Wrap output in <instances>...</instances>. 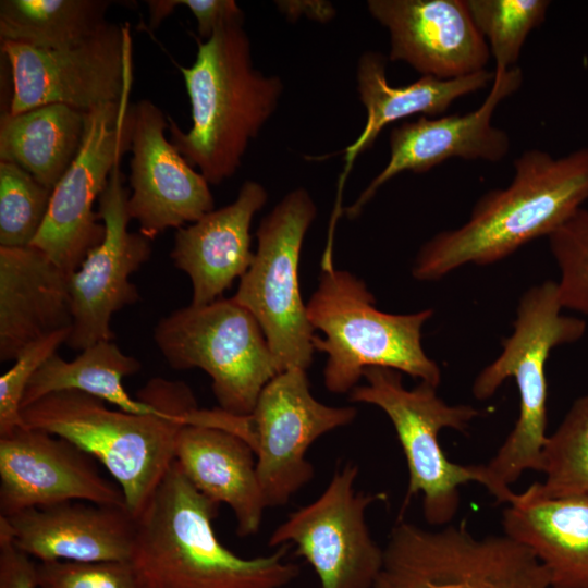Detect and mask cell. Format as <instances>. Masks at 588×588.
Instances as JSON below:
<instances>
[{
    "label": "cell",
    "mask_w": 588,
    "mask_h": 588,
    "mask_svg": "<svg viewBox=\"0 0 588 588\" xmlns=\"http://www.w3.org/2000/svg\"><path fill=\"white\" fill-rule=\"evenodd\" d=\"M1 52L11 69V115L51 103L86 112L120 101L131 89V38L115 23L107 22L72 47L48 50L2 41Z\"/></svg>",
    "instance_id": "4fadbf2b"
},
{
    "label": "cell",
    "mask_w": 588,
    "mask_h": 588,
    "mask_svg": "<svg viewBox=\"0 0 588 588\" xmlns=\"http://www.w3.org/2000/svg\"><path fill=\"white\" fill-rule=\"evenodd\" d=\"M52 189L28 172L0 161V246H29L48 212Z\"/></svg>",
    "instance_id": "4dcf8cb0"
},
{
    "label": "cell",
    "mask_w": 588,
    "mask_h": 588,
    "mask_svg": "<svg viewBox=\"0 0 588 588\" xmlns=\"http://www.w3.org/2000/svg\"><path fill=\"white\" fill-rule=\"evenodd\" d=\"M317 215L304 187L289 192L261 219L254 259L232 298L259 323L281 372L313 363L315 336L303 302L298 265L305 235Z\"/></svg>",
    "instance_id": "30bf717a"
},
{
    "label": "cell",
    "mask_w": 588,
    "mask_h": 588,
    "mask_svg": "<svg viewBox=\"0 0 588 588\" xmlns=\"http://www.w3.org/2000/svg\"><path fill=\"white\" fill-rule=\"evenodd\" d=\"M548 238L560 271L556 283L563 308L588 315V210L578 209Z\"/></svg>",
    "instance_id": "1f68e13d"
},
{
    "label": "cell",
    "mask_w": 588,
    "mask_h": 588,
    "mask_svg": "<svg viewBox=\"0 0 588 588\" xmlns=\"http://www.w3.org/2000/svg\"><path fill=\"white\" fill-rule=\"evenodd\" d=\"M366 384L350 392V401L379 407L396 432L408 469V485L403 509L411 499L421 495L422 514L431 526H446L460 507V487L482 485V465H461L450 461L439 442V433L449 428L464 431L479 416L466 404L450 405L437 387L419 382L406 389L402 373L383 367H368Z\"/></svg>",
    "instance_id": "52a82bcc"
},
{
    "label": "cell",
    "mask_w": 588,
    "mask_h": 588,
    "mask_svg": "<svg viewBox=\"0 0 588 588\" xmlns=\"http://www.w3.org/2000/svg\"><path fill=\"white\" fill-rule=\"evenodd\" d=\"M85 112L68 105H45L0 121V161L15 163L53 189L83 140Z\"/></svg>",
    "instance_id": "4316f807"
},
{
    "label": "cell",
    "mask_w": 588,
    "mask_h": 588,
    "mask_svg": "<svg viewBox=\"0 0 588 588\" xmlns=\"http://www.w3.org/2000/svg\"><path fill=\"white\" fill-rule=\"evenodd\" d=\"M522 84L523 72L516 65L506 72L494 73L488 96L474 111L441 118L420 115L393 127L385 167L356 201L342 211L351 219L356 218L376 192L402 172L425 173L450 158L501 161L509 154L510 137L492 124V115L499 103L517 91Z\"/></svg>",
    "instance_id": "ac0fdd59"
},
{
    "label": "cell",
    "mask_w": 588,
    "mask_h": 588,
    "mask_svg": "<svg viewBox=\"0 0 588 588\" xmlns=\"http://www.w3.org/2000/svg\"><path fill=\"white\" fill-rule=\"evenodd\" d=\"M197 408L193 400L160 415L133 414L65 390L22 408L21 416L26 427L66 439L100 462L136 517L175 461L177 436Z\"/></svg>",
    "instance_id": "5b68a950"
},
{
    "label": "cell",
    "mask_w": 588,
    "mask_h": 588,
    "mask_svg": "<svg viewBox=\"0 0 588 588\" xmlns=\"http://www.w3.org/2000/svg\"><path fill=\"white\" fill-rule=\"evenodd\" d=\"M189 9L197 22L200 38L207 40L221 25L244 22V12L234 0H179Z\"/></svg>",
    "instance_id": "d590c367"
},
{
    "label": "cell",
    "mask_w": 588,
    "mask_h": 588,
    "mask_svg": "<svg viewBox=\"0 0 588 588\" xmlns=\"http://www.w3.org/2000/svg\"><path fill=\"white\" fill-rule=\"evenodd\" d=\"M358 466L336 469L321 494L292 512L271 532L268 546H293L314 569L320 588H373L384 548L372 538L366 514L384 493L356 491Z\"/></svg>",
    "instance_id": "7c38bea8"
},
{
    "label": "cell",
    "mask_w": 588,
    "mask_h": 588,
    "mask_svg": "<svg viewBox=\"0 0 588 588\" xmlns=\"http://www.w3.org/2000/svg\"><path fill=\"white\" fill-rule=\"evenodd\" d=\"M278 10L291 21L306 16L319 23L330 22L336 14L331 2L322 0H281L275 1Z\"/></svg>",
    "instance_id": "8d00e7d4"
},
{
    "label": "cell",
    "mask_w": 588,
    "mask_h": 588,
    "mask_svg": "<svg viewBox=\"0 0 588 588\" xmlns=\"http://www.w3.org/2000/svg\"><path fill=\"white\" fill-rule=\"evenodd\" d=\"M175 462L200 493L232 510L238 537L259 531L267 505L255 453L243 439L223 429L186 425L177 436Z\"/></svg>",
    "instance_id": "d4e9b609"
},
{
    "label": "cell",
    "mask_w": 588,
    "mask_h": 588,
    "mask_svg": "<svg viewBox=\"0 0 588 588\" xmlns=\"http://www.w3.org/2000/svg\"><path fill=\"white\" fill-rule=\"evenodd\" d=\"M72 322L69 274L37 247L0 246V360Z\"/></svg>",
    "instance_id": "7402d4cb"
},
{
    "label": "cell",
    "mask_w": 588,
    "mask_h": 588,
    "mask_svg": "<svg viewBox=\"0 0 588 588\" xmlns=\"http://www.w3.org/2000/svg\"><path fill=\"white\" fill-rule=\"evenodd\" d=\"M551 588H560V587H551ZM581 588H588V587H581Z\"/></svg>",
    "instance_id": "f35d334b"
},
{
    "label": "cell",
    "mask_w": 588,
    "mask_h": 588,
    "mask_svg": "<svg viewBox=\"0 0 588 588\" xmlns=\"http://www.w3.org/2000/svg\"><path fill=\"white\" fill-rule=\"evenodd\" d=\"M385 65L387 58L377 51H366L359 57L357 90L367 119L360 135L345 149V167L341 174L344 180L357 156L373 145L387 125L415 114L439 115L456 99L485 88L494 78V72L486 69L451 79L420 76L408 85L394 87L387 79Z\"/></svg>",
    "instance_id": "484cf974"
},
{
    "label": "cell",
    "mask_w": 588,
    "mask_h": 588,
    "mask_svg": "<svg viewBox=\"0 0 588 588\" xmlns=\"http://www.w3.org/2000/svg\"><path fill=\"white\" fill-rule=\"evenodd\" d=\"M149 10V24L156 28L160 22L171 14L180 5L179 0H148L146 1Z\"/></svg>",
    "instance_id": "74e56055"
},
{
    "label": "cell",
    "mask_w": 588,
    "mask_h": 588,
    "mask_svg": "<svg viewBox=\"0 0 588 588\" xmlns=\"http://www.w3.org/2000/svg\"><path fill=\"white\" fill-rule=\"evenodd\" d=\"M71 329L60 330L27 345L0 377V437L24 427L21 416L25 390L36 371L65 344Z\"/></svg>",
    "instance_id": "d6a6232c"
},
{
    "label": "cell",
    "mask_w": 588,
    "mask_h": 588,
    "mask_svg": "<svg viewBox=\"0 0 588 588\" xmlns=\"http://www.w3.org/2000/svg\"><path fill=\"white\" fill-rule=\"evenodd\" d=\"M152 335L171 368L207 372L219 408L232 415L250 414L262 389L281 373L259 323L232 297L176 309L158 321Z\"/></svg>",
    "instance_id": "ba28073f"
},
{
    "label": "cell",
    "mask_w": 588,
    "mask_h": 588,
    "mask_svg": "<svg viewBox=\"0 0 588 588\" xmlns=\"http://www.w3.org/2000/svg\"><path fill=\"white\" fill-rule=\"evenodd\" d=\"M121 160L113 167L98 199V216L106 234L77 270L69 274L73 322L65 345L82 351L89 345L113 340L111 320L115 313L139 301V292L130 280L151 256L150 240L128 230L130 188L123 183Z\"/></svg>",
    "instance_id": "9a60e30c"
},
{
    "label": "cell",
    "mask_w": 588,
    "mask_h": 588,
    "mask_svg": "<svg viewBox=\"0 0 588 588\" xmlns=\"http://www.w3.org/2000/svg\"><path fill=\"white\" fill-rule=\"evenodd\" d=\"M267 199L266 188L247 180L233 203L176 230L170 257L191 279V304L217 301L235 279L246 273L254 259L252 221Z\"/></svg>",
    "instance_id": "44dd1931"
},
{
    "label": "cell",
    "mask_w": 588,
    "mask_h": 588,
    "mask_svg": "<svg viewBox=\"0 0 588 588\" xmlns=\"http://www.w3.org/2000/svg\"><path fill=\"white\" fill-rule=\"evenodd\" d=\"M306 304L308 321L324 338L314 348L327 354L323 382L329 392L350 393L368 367H383L438 387L441 370L422 348L421 329L432 309L395 315L376 308L363 280L333 265L322 268Z\"/></svg>",
    "instance_id": "8992f818"
},
{
    "label": "cell",
    "mask_w": 588,
    "mask_h": 588,
    "mask_svg": "<svg viewBox=\"0 0 588 588\" xmlns=\"http://www.w3.org/2000/svg\"><path fill=\"white\" fill-rule=\"evenodd\" d=\"M466 3L495 61L494 73L516 66L528 35L544 22L550 7L548 0H466Z\"/></svg>",
    "instance_id": "f546056e"
},
{
    "label": "cell",
    "mask_w": 588,
    "mask_h": 588,
    "mask_svg": "<svg viewBox=\"0 0 588 588\" xmlns=\"http://www.w3.org/2000/svg\"><path fill=\"white\" fill-rule=\"evenodd\" d=\"M191 66L177 65L191 103L192 126L181 130L168 117L170 142L209 184L234 175L243 157L277 111L282 79L254 66L243 22L219 26L197 41Z\"/></svg>",
    "instance_id": "3957f363"
},
{
    "label": "cell",
    "mask_w": 588,
    "mask_h": 588,
    "mask_svg": "<svg viewBox=\"0 0 588 588\" xmlns=\"http://www.w3.org/2000/svg\"><path fill=\"white\" fill-rule=\"evenodd\" d=\"M538 481L550 497H588V395L574 401L559 427L548 436Z\"/></svg>",
    "instance_id": "f1b7e54d"
},
{
    "label": "cell",
    "mask_w": 588,
    "mask_h": 588,
    "mask_svg": "<svg viewBox=\"0 0 588 588\" xmlns=\"http://www.w3.org/2000/svg\"><path fill=\"white\" fill-rule=\"evenodd\" d=\"M38 588H142L130 562L37 563Z\"/></svg>",
    "instance_id": "836d02e7"
},
{
    "label": "cell",
    "mask_w": 588,
    "mask_h": 588,
    "mask_svg": "<svg viewBox=\"0 0 588 588\" xmlns=\"http://www.w3.org/2000/svg\"><path fill=\"white\" fill-rule=\"evenodd\" d=\"M373 588H551L547 568L506 535L474 536L464 524L428 530L400 520Z\"/></svg>",
    "instance_id": "9c48e42d"
},
{
    "label": "cell",
    "mask_w": 588,
    "mask_h": 588,
    "mask_svg": "<svg viewBox=\"0 0 588 588\" xmlns=\"http://www.w3.org/2000/svg\"><path fill=\"white\" fill-rule=\"evenodd\" d=\"M367 9L389 33L390 61L440 79L486 70L491 53L466 0H369Z\"/></svg>",
    "instance_id": "d6986e66"
},
{
    "label": "cell",
    "mask_w": 588,
    "mask_h": 588,
    "mask_svg": "<svg viewBox=\"0 0 588 588\" xmlns=\"http://www.w3.org/2000/svg\"><path fill=\"white\" fill-rule=\"evenodd\" d=\"M558 283L546 281L520 297L513 332L502 342L500 355L486 366L473 383L477 400L490 399L500 385L513 378L519 394L517 420L494 456L482 464V486L499 501L507 503L511 485L527 470L541 469L548 439L546 364L553 348L579 340L586 322L562 314Z\"/></svg>",
    "instance_id": "277c9868"
},
{
    "label": "cell",
    "mask_w": 588,
    "mask_h": 588,
    "mask_svg": "<svg viewBox=\"0 0 588 588\" xmlns=\"http://www.w3.org/2000/svg\"><path fill=\"white\" fill-rule=\"evenodd\" d=\"M131 174L127 212L152 241L213 210L209 183L166 137L168 117L148 99L131 106Z\"/></svg>",
    "instance_id": "2e32d148"
},
{
    "label": "cell",
    "mask_w": 588,
    "mask_h": 588,
    "mask_svg": "<svg viewBox=\"0 0 588 588\" xmlns=\"http://www.w3.org/2000/svg\"><path fill=\"white\" fill-rule=\"evenodd\" d=\"M106 0H1L0 39L39 49L75 46L99 30Z\"/></svg>",
    "instance_id": "83f0119b"
},
{
    "label": "cell",
    "mask_w": 588,
    "mask_h": 588,
    "mask_svg": "<svg viewBox=\"0 0 588 588\" xmlns=\"http://www.w3.org/2000/svg\"><path fill=\"white\" fill-rule=\"evenodd\" d=\"M96 460L66 439L20 427L0 437V515L68 501L125 506Z\"/></svg>",
    "instance_id": "e0dca14e"
},
{
    "label": "cell",
    "mask_w": 588,
    "mask_h": 588,
    "mask_svg": "<svg viewBox=\"0 0 588 588\" xmlns=\"http://www.w3.org/2000/svg\"><path fill=\"white\" fill-rule=\"evenodd\" d=\"M0 588H38L37 563L15 546L3 516H0Z\"/></svg>",
    "instance_id": "e575fe53"
},
{
    "label": "cell",
    "mask_w": 588,
    "mask_h": 588,
    "mask_svg": "<svg viewBox=\"0 0 588 588\" xmlns=\"http://www.w3.org/2000/svg\"><path fill=\"white\" fill-rule=\"evenodd\" d=\"M356 415L353 406L316 400L302 368L284 370L262 389L252 413L241 416L238 437L255 453L267 509L286 505L311 481L315 469L306 457L310 445Z\"/></svg>",
    "instance_id": "8fae6325"
},
{
    "label": "cell",
    "mask_w": 588,
    "mask_h": 588,
    "mask_svg": "<svg viewBox=\"0 0 588 588\" xmlns=\"http://www.w3.org/2000/svg\"><path fill=\"white\" fill-rule=\"evenodd\" d=\"M3 517L15 546L39 562L131 561L136 517L125 506L68 501Z\"/></svg>",
    "instance_id": "ffe728a7"
},
{
    "label": "cell",
    "mask_w": 588,
    "mask_h": 588,
    "mask_svg": "<svg viewBox=\"0 0 588 588\" xmlns=\"http://www.w3.org/2000/svg\"><path fill=\"white\" fill-rule=\"evenodd\" d=\"M219 506L172 463L136 516L130 563L142 588H285L298 577L289 544L256 558L222 544L213 528Z\"/></svg>",
    "instance_id": "7a4b0ae2"
},
{
    "label": "cell",
    "mask_w": 588,
    "mask_h": 588,
    "mask_svg": "<svg viewBox=\"0 0 588 588\" xmlns=\"http://www.w3.org/2000/svg\"><path fill=\"white\" fill-rule=\"evenodd\" d=\"M140 362L125 354L113 341L96 342L72 360L52 355L30 379L22 408L59 391L75 390L98 397L118 409L160 415L195 400L187 384L163 378L150 379L133 399L123 387V379L139 371Z\"/></svg>",
    "instance_id": "603a6c76"
},
{
    "label": "cell",
    "mask_w": 588,
    "mask_h": 588,
    "mask_svg": "<svg viewBox=\"0 0 588 588\" xmlns=\"http://www.w3.org/2000/svg\"><path fill=\"white\" fill-rule=\"evenodd\" d=\"M502 525L547 568L551 587H588V497H550L534 482L513 493Z\"/></svg>",
    "instance_id": "cb8c5ba5"
},
{
    "label": "cell",
    "mask_w": 588,
    "mask_h": 588,
    "mask_svg": "<svg viewBox=\"0 0 588 588\" xmlns=\"http://www.w3.org/2000/svg\"><path fill=\"white\" fill-rule=\"evenodd\" d=\"M128 95L85 112L81 148L52 189L47 216L30 244L68 274L77 270L105 237V224L93 207L113 167L131 149Z\"/></svg>",
    "instance_id": "5bb4252c"
},
{
    "label": "cell",
    "mask_w": 588,
    "mask_h": 588,
    "mask_svg": "<svg viewBox=\"0 0 588 588\" xmlns=\"http://www.w3.org/2000/svg\"><path fill=\"white\" fill-rule=\"evenodd\" d=\"M513 166L506 187L482 195L464 224L437 233L420 247L412 269L415 279L434 281L468 264L502 260L549 237L588 199V147L560 158L529 149Z\"/></svg>",
    "instance_id": "6da1fadb"
}]
</instances>
